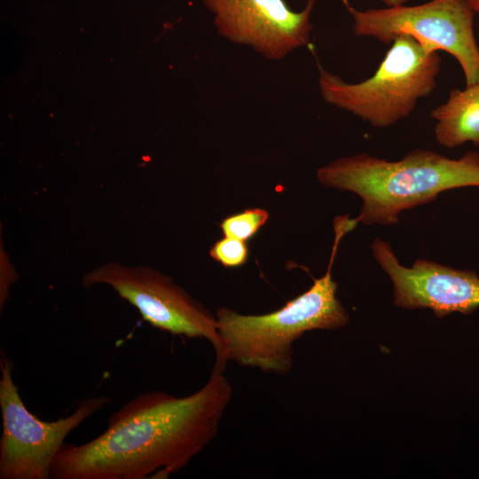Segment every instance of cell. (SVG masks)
Listing matches in <instances>:
<instances>
[{
	"label": "cell",
	"instance_id": "4",
	"mask_svg": "<svg viewBox=\"0 0 479 479\" xmlns=\"http://www.w3.org/2000/svg\"><path fill=\"white\" fill-rule=\"evenodd\" d=\"M441 62L437 51L402 35L393 40L376 72L360 82H347L318 61L319 90L328 104L373 127L386 128L409 116L418 100L434 90Z\"/></svg>",
	"mask_w": 479,
	"mask_h": 479
},
{
	"label": "cell",
	"instance_id": "9",
	"mask_svg": "<svg viewBox=\"0 0 479 479\" xmlns=\"http://www.w3.org/2000/svg\"><path fill=\"white\" fill-rule=\"evenodd\" d=\"M375 261L389 277L394 302L408 310L428 308L437 318L453 312L470 314L479 307V276L426 259L411 267L400 263L391 245L375 239L371 244Z\"/></svg>",
	"mask_w": 479,
	"mask_h": 479
},
{
	"label": "cell",
	"instance_id": "2",
	"mask_svg": "<svg viewBox=\"0 0 479 479\" xmlns=\"http://www.w3.org/2000/svg\"><path fill=\"white\" fill-rule=\"evenodd\" d=\"M317 178L326 188L351 192L361 199L357 223L391 226L403 211L427 204L443 192L479 187V153L470 151L450 159L416 149L398 161L358 153L319 168Z\"/></svg>",
	"mask_w": 479,
	"mask_h": 479
},
{
	"label": "cell",
	"instance_id": "6",
	"mask_svg": "<svg viewBox=\"0 0 479 479\" xmlns=\"http://www.w3.org/2000/svg\"><path fill=\"white\" fill-rule=\"evenodd\" d=\"M0 368V479H49L53 459L66 437L112 399L87 397L69 415L44 421L23 403L12 377L13 363L3 350Z\"/></svg>",
	"mask_w": 479,
	"mask_h": 479
},
{
	"label": "cell",
	"instance_id": "13",
	"mask_svg": "<svg viewBox=\"0 0 479 479\" xmlns=\"http://www.w3.org/2000/svg\"><path fill=\"white\" fill-rule=\"evenodd\" d=\"M383 1L389 7L391 6H397V5H403L406 0H381Z\"/></svg>",
	"mask_w": 479,
	"mask_h": 479
},
{
	"label": "cell",
	"instance_id": "3",
	"mask_svg": "<svg viewBox=\"0 0 479 479\" xmlns=\"http://www.w3.org/2000/svg\"><path fill=\"white\" fill-rule=\"evenodd\" d=\"M334 241L325 275L314 279L304 293L282 308L261 315L241 314L228 308L216 310L221 355L214 365L225 371L228 362L264 373L285 376L293 368V344L306 332L345 326L349 314L336 297L332 268L342 238L353 230L342 216L334 221Z\"/></svg>",
	"mask_w": 479,
	"mask_h": 479
},
{
	"label": "cell",
	"instance_id": "11",
	"mask_svg": "<svg viewBox=\"0 0 479 479\" xmlns=\"http://www.w3.org/2000/svg\"><path fill=\"white\" fill-rule=\"evenodd\" d=\"M269 219L267 210L254 208L225 217L220 224L224 236L243 241L251 239Z\"/></svg>",
	"mask_w": 479,
	"mask_h": 479
},
{
	"label": "cell",
	"instance_id": "1",
	"mask_svg": "<svg viewBox=\"0 0 479 479\" xmlns=\"http://www.w3.org/2000/svg\"><path fill=\"white\" fill-rule=\"evenodd\" d=\"M232 394L224 371L215 365L191 395L140 394L114 412L94 439L80 445L64 443L51 478H168L215 439Z\"/></svg>",
	"mask_w": 479,
	"mask_h": 479
},
{
	"label": "cell",
	"instance_id": "14",
	"mask_svg": "<svg viewBox=\"0 0 479 479\" xmlns=\"http://www.w3.org/2000/svg\"><path fill=\"white\" fill-rule=\"evenodd\" d=\"M475 12L479 13V0H468Z\"/></svg>",
	"mask_w": 479,
	"mask_h": 479
},
{
	"label": "cell",
	"instance_id": "8",
	"mask_svg": "<svg viewBox=\"0 0 479 479\" xmlns=\"http://www.w3.org/2000/svg\"><path fill=\"white\" fill-rule=\"evenodd\" d=\"M214 15L219 35L250 47L269 60H281L310 40L316 0L295 12L285 0H201Z\"/></svg>",
	"mask_w": 479,
	"mask_h": 479
},
{
	"label": "cell",
	"instance_id": "12",
	"mask_svg": "<svg viewBox=\"0 0 479 479\" xmlns=\"http://www.w3.org/2000/svg\"><path fill=\"white\" fill-rule=\"evenodd\" d=\"M209 255L224 267H238L246 263L248 247L246 241L224 236L212 246Z\"/></svg>",
	"mask_w": 479,
	"mask_h": 479
},
{
	"label": "cell",
	"instance_id": "7",
	"mask_svg": "<svg viewBox=\"0 0 479 479\" xmlns=\"http://www.w3.org/2000/svg\"><path fill=\"white\" fill-rule=\"evenodd\" d=\"M84 287L105 284L134 306L145 321L172 335L207 340L221 355L216 317L170 276L147 266L105 263L82 278Z\"/></svg>",
	"mask_w": 479,
	"mask_h": 479
},
{
	"label": "cell",
	"instance_id": "10",
	"mask_svg": "<svg viewBox=\"0 0 479 479\" xmlns=\"http://www.w3.org/2000/svg\"><path fill=\"white\" fill-rule=\"evenodd\" d=\"M430 114L441 145L454 148L471 142L479 146V83L452 90L448 99Z\"/></svg>",
	"mask_w": 479,
	"mask_h": 479
},
{
	"label": "cell",
	"instance_id": "5",
	"mask_svg": "<svg viewBox=\"0 0 479 479\" xmlns=\"http://www.w3.org/2000/svg\"><path fill=\"white\" fill-rule=\"evenodd\" d=\"M357 36L389 43L402 35L419 42L428 51H444L462 68L467 85L479 83V47L474 34V9L468 0H431L415 5L384 9L355 8L342 0Z\"/></svg>",
	"mask_w": 479,
	"mask_h": 479
}]
</instances>
